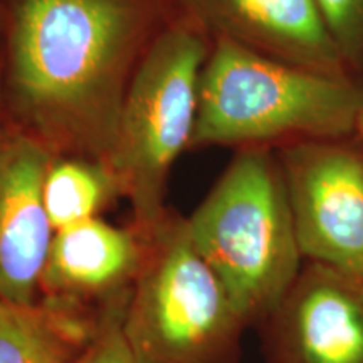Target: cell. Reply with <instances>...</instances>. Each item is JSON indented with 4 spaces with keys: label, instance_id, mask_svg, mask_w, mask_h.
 I'll return each mask as SVG.
<instances>
[{
    "label": "cell",
    "instance_id": "obj_1",
    "mask_svg": "<svg viewBox=\"0 0 363 363\" xmlns=\"http://www.w3.org/2000/svg\"><path fill=\"white\" fill-rule=\"evenodd\" d=\"M143 29L138 0H16L9 86L26 133L110 165Z\"/></svg>",
    "mask_w": 363,
    "mask_h": 363
},
{
    "label": "cell",
    "instance_id": "obj_2",
    "mask_svg": "<svg viewBox=\"0 0 363 363\" xmlns=\"http://www.w3.org/2000/svg\"><path fill=\"white\" fill-rule=\"evenodd\" d=\"M363 79L331 78L217 39L199 84L190 147L269 148L357 133Z\"/></svg>",
    "mask_w": 363,
    "mask_h": 363
},
{
    "label": "cell",
    "instance_id": "obj_3",
    "mask_svg": "<svg viewBox=\"0 0 363 363\" xmlns=\"http://www.w3.org/2000/svg\"><path fill=\"white\" fill-rule=\"evenodd\" d=\"M195 249L214 269L247 328H259L303 267L278 157L242 148L187 217Z\"/></svg>",
    "mask_w": 363,
    "mask_h": 363
},
{
    "label": "cell",
    "instance_id": "obj_4",
    "mask_svg": "<svg viewBox=\"0 0 363 363\" xmlns=\"http://www.w3.org/2000/svg\"><path fill=\"white\" fill-rule=\"evenodd\" d=\"M142 235L123 320L136 363H239L247 326L195 249L187 220L169 212Z\"/></svg>",
    "mask_w": 363,
    "mask_h": 363
},
{
    "label": "cell",
    "instance_id": "obj_5",
    "mask_svg": "<svg viewBox=\"0 0 363 363\" xmlns=\"http://www.w3.org/2000/svg\"><path fill=\"white\" fill-rule=\"evenodd\" d=\"M207 57V40L197 29L172 27L150 45L126 88L110 167L140 233L169 214L167 184L175 160L192 142Z\"/></svg>",
    "mask_w": 363,
    "mask_h": 363
},
{
    "label": "cell",
    "instance_id": "obj_6",
    "mask_svg": "<svg viewBox=\"0 0 363 363\" xmlns=\"http://www.w3.org/2000/svg\"><path fill=\"white\" fill-rule=\"evenodd\" d=\"M274 152L303 259L363 278V140H298Z\"/></svg>",
    "mask_w": 363,
    "mask_h": 363
},
{
    "label": "cell",
    "instance_id": "obj_7",
    "mask_svg": "<svg viewBox=\"0 0 363 363\" xmlns=\"http://www.w3.org/2000/svg\"><path fill=\"white\" fill-rule=\"evenodd\" d=\"M257 330L267 363H363V278L306 261Z\"/></svg>",
    "mask_w": 363,
    "mask_h": 363
},
{
    "label": "cell",
    "instance_id": "obj_8",
    "mask_svg": "<svg viewBox=\"0 0 363 363\" xmlns=\"http://www.w3.org/2000/svg\"><path fill=\"white\" fill-rule=\"evenodd\" d=\"M54 155L26 131L0 136V296L39 299L54 229L43 202L44 177Z\"/></svg>",
    "mask_w": 363,
    "mask_h": 363
},
{
    "label": "cell",
    "instance_id": "obj_9",
    "mask_svg": "<svg viewBox=\"0 0 363 363\" xmlns=\"http://www.w3.org/2000/svg\"><path fill=\"white\" fill-rule=\"evenodd\" d=\"M184 2L195 21L216 34V39H229L264 56L331 78H355L331 40L316 0Z\"/></svg>",
    "mask_w": 363,
    "mask_h": 363
},
{
    "label": "cell",
    "instance_id": "obj_10",
    "mask_svg": "<svg viewBox=\"0 0 363 363\" xmlns=\"http://www.w3.org/2000/svg\"><path fill=\"white\" fill-rule=\"evenodd\" d=\"M143 235L131 227L91 219L54 233L39 299L101 313L128 296L143 257Z\"/></svg>",
    "mask_w": 363,
    "mask_h": 363
},
{
    "label": "cell",
    "instance_id": "obj_11",
    "mask_svg": "<svg viewBox=\"0 0 363 363\" xmlns=\"http://www.w3.org/2000/svg\"><path fill=\"white\" fill-rule=\"evenodd\" d=\"M99 315L0 296V363H72L93 340Z\"/></svg>",
    "mask_w": 363,
    "mask_h": 363
},
{
    "label": "cell",
    "instance_id": "obj_12",
    "mask_svg": "<svg viewBox=\"0 0 363 363\" xmlns=\"http://www.w3.org/2000/svg\"><path fill=\"white\" fill-rule=\"evenodd\" d=\"M118 197H123V189L106 162L54 157L45 172L43 202L54 233L98 219Z\"/></svg>",
    "mask_w": 363,
    "mask_h": 363
},
{
    "label": "cell",
    "instance_id": "obj_13",
    "mask_svg": "<svg viewBox=\"0 0 363 363\" xmlns=\"http://www.w3.org/2000/svg\"><path fill=\"white\" fill-rule=\"evenodd\" d=\"M345 66L363 79V0H316Z\"/></svg>",
    "mask_w": 363,
    "mask_h": 363
},
{
    "label": "cell",
    "instance_id": "obj_14",
    "mask_svg": "<svg viewBox=\"0 0 363 363\" xmlns=\"http://www.w3.org/2000/svg\"><path fill=\"white\" fill-rule=\"evenodd\" d=\"M128 298L130 294L104 308L93 340L72 363H136L123 330Z\"/></svg>",
    "mask_w": 363,
    "mask_h": 363
},
{
    "label": "cell",
    "instance_id": "obj_15",
    "mask_svg": "<svg viewBox=\"0 0 363 363\" xmlns=\"http://www.w3.org/2000/svg\"><path fill=\"white\" fill-rule=\"evenodd\" d=\"M357 135L363 140V110H362L360 116H358V121H357Z\"/></svg>",
    "mask_w": 363,
    "mask_h": 363
},
{
    "label": "cell",
    "instance_id": "obj_16",
    "mask_svg": "<svg viewBox=\"0 0 363 363\" xmlns=\"http://www.w3.org/2000/svg\"><path fill=\"white\" fill-rule=\"evenodd\" d=\"M2 133H4V131H2V130H0V136H2Z\"/></svg>",
    "mask_w": 363,
    "mask_h": 363
}]
</instances>
